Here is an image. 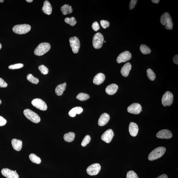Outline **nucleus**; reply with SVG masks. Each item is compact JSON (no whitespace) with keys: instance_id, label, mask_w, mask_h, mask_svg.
Returning a JSON list of instances; mask_svg holds the SVG:
<instances>
[{"instance_id":"f257e3e1","label":"nucleus","mask_w":178,"mask_h":178,"mask_svg":"<svg viewBox=\"0 0 178 178\" xmlns=\"http://www.w3.org/2000/svg\"><path fill=\"white\" fill-rule=\"evenodd\" d=\"M166 151V149L165 147H157L149 154V160L153 161L161 157L164 154Z\"/></svg>"},{"instance_id":"f03ea898","label":"nucleus","mask_w":178,"mask_h":178,"mask_svg":"<svg viewBox=\"0 0 178 178\" xmlns=\"http://www.w3.org/2000/svg\"><path fill=\"white\" fill-rule=\"evenodd\" d=\"M161 24L165 25L166 29L172 30L173 27V23L171 17L169 13L166 12L162 15L160 18Z\"/></svg>"},{"instance_id":"7ed1b4c3","label":"nucleus","mask_w":178,"mask_h":178,"mask_svg":"<svg viewBox=\"0 0 178 178\" xmlns=\"http://www.w3.org/2000/svg\"><path fill=\"white\" fill-rule=\"evenodd\" d=\"M51 45L48 43H40L35 49L34 53L35 55L37 56L42 55L50 50Z\"/></svg>"},{"instance_id":"20e7f679","label":"nucleus","mask_w":178,"mask_h":178,"mask_svg":"<svg viewBox=\"0 0 178 178\" xmlns=\"http://www.w3.org/2000/svg\"><path fill=\"white\" fill-rule=\"evenodd\" d=\"M23 114L25 116L34 123H38L40 121V117L36 112L29 109H26L23 111Z\"/></svg>"},{"instance_id":"39448f33","label":"nucleus","mask_w":178,"mask_h":178,"mask_svg":"<svg viewBox=\"0 0 178 178\" xmlns=\"http://www.w3.org/2000/svg\"><path fill=\"white\" fill-rule=\"evenodd\" d=\"M31 26L27 24L17 25L13 28V30L15 33L19 34H25L31 30Z\"/></svg>"},{"instance_id":"423d86ee","label":"nucleus","mask_w":178,"mask_h":178,"mask_svg":"<svg viewBox=\"0 0 178 178\" xmlns=\"http://www.w3.org/2000/svg\"><path fill=\"white\" fill-rule=\"evenodd\" d=\"M104 41V38L102 34L98 32L94 35L93 38V45L95 49H99L101 48Z\"/></svg>"},{"instance_id":"0eeeda50","label":"nucleus","mask_w":178,"mask_h":178,"mask_svg":"<svg viewBox=\"0 0 178 178\" xmlns=\"http://www.w3.org/2000/svg\"><path fill=\"white\" fill-rule=\"evenodd\" d=\"M174 100V95L169 91H166L162 98V103L164 106H170Z\"/></svg>"},{"instance_id":"6e6552de","label":"nucleus","mask_w":178,"mask_h":178,"mask_svg":"<svg viewBox=\"0 0 178 178\" xmlns=\"http://www.w3.org/2000/svg\"><path fill=\"white\" fill-rule=\"evenodd\" d=\"M69 42L73 52L74 53H78L80 47V41L79 38L75 36L71 37L69 39Z\"/></svg>"},{"instance_id":"1a4fd4ad","label":"nucleus","mask_w":178,"mask_h":178,"mask_svg":"<svg viewBox=\"0 0 178 178\" xmlns=\"http://www.w3.org/2000/svg\"><path fill=\"white\" fill-rule=\"evenodd\" d=\"M31 104L33 106L41 111H45L47 109V106L46 103L39 98L32 100Z\"/></svg>"},{"instance_id":"9d476101","label":"nucleus","mask_w":178,"mask_h":178,"mask_svg":"<svg viewBox=\"0 0 178 178\" xmlns=\"http://www.w3.org/2000/svg\"><path fill=\"white\" fill-rule=\"evenodd\" d=\"M101 168L100 165L98 163L93 164L89 166L86 169V172L90 175H97Z\"/></svg>"},{"instance_id":"9b49d317","label":"nucleus","mask_w":178,"mask_h":178,"mask_svg":"<svg viewBox=\"0 0 178 178\" xmlns=\"http://www.w3.org/2000/svg\"><path fill=\"white\" fill-rule=\"evenodd\" d=\"M132 58L131 53L128 51H125L121 53L117 58V62L118 64L125 62L130 60Z\"/></svg>"},{"instance_id":"f8f14e48","label":"nucleus","mask_w":178,"mask_h":178,"mask_svg":"<svg viewBox=\"0 0 178 178\" xmlns=\"http://www.w3.org/2000/svg\"><path fill=\"white\" fill-rule=\"evenodd\" d=\"M127 110L129 113L135 114H139L142 111L141 105L137 103H134L128 107Z\"/></svg>"},{"instance_id":"ddd939ff","label":"nucleus","mask_w":178,"mask_h":178,"mask_svg":"<svg viewBox=\"0 0 178 178\" xmlns=\"http://www.w3.org/2000/svg\"><path fill=\"white\" fill-rule=\"evenodd\" d=\"M114 135L113 130L109 129L105 132L101 136V139L103 141L109 143L110 142Z\"/></svg>"},{"instance_id":"4468645a","label":"nucleus","mask_w":178,"mask_h":178,"mask_svg":"<svg viewBox=\"0 0 178 178\" xmlns=\"http://www.w3.org/2000/svg\"><path fill=\"white\" fill-rule=\"evenodd\" d=\"M2 175L7 178H19L17 173L8 168H4L1 171Z\"/></svg>"},{"instance_id":"2eb2a0df","label":"nucleus","mask_w":178,"mask_h":178,"mask_svg":"<svg viewBox=\"0 0 178 178\" xmlns=\"http://www.w3.org/2000/svg\"><path fill=\"white\" fill-rule=\"evenodd\" d=\"M156 136L158 138L163 139H170L173 136L171 132L167 129H163L159 131Z\"/></svg>"},{"instance_id":"dca6fc26","label":"nucleus","mask_w":178,"mask_h":178,"mask_svg":"<svg viewBox=\"0 0 178 178\" xmlns=\"http://www.w3.org/2000/svg\"><path fill=\"white\" fill-rule=\"evenodd\" d=\"M110 119L109 115L106 113L102 114L98 121V125L100 126L106 125L108 123Z\"/></svg>"},{"instance_id":"f3484780","label":"nucleus","mask_w":178,"mask_h":178,"mask_svg":"<svg viewBox=\"0 0 178 178\" xmlns=\"http://www.w3.org/2000/svg\"><path fill=\"white\" fill-rule=\"evenodd\" d=\"M129 130L131 136L132 137H136L139 131V128L137 124L131 122L130 123Z\"/></svg>"},{"instance_id":"a211bd4d","label":"nucleus","mask_w":178,"mask_h":178,"mask_svg":"<svg viewBox=\"0 0 178 178\" xmlns=\"http://www.w3.org/2000/svg\"><path fill=\"white\" fill-rule=\"evenodd\" d=\"M105 79V76L104 74L99 73L94 77L93 79V83L95 85H99L104 82Z\"/></svg>"},{"instance_id":"6ab92c4d","label":"nucleus","mask_w":178,"mask_h":178,"mask_svg":"<svg viewBox=\"0 0 178 178\" xmlns=\"http://www.w3.org/2000/svg\"><path fill=\"white\" fill-rule=\"evenodd\" d=\"M118 87L116 84H112L107 86L106 88V92L110 95L114 94L118 90Z\"/></svg>"},{"instance_id":"aec40b11","label":"nucleus","mask_w":178,"mask_h":178,"mask_svg":"<svg viewBox=\"0 0 178 178\" xmlns=\"http://www.w3.org/2000/svg\"><path fill=\"white\" fill-rule=\"evenodd\" d=\"M131 67V65L130 62H127L124 65L121 70V74L122 75L125 77H127L129 74Z\"/></svg>"},{"instance_id":"412c9836","label":"nucleus","mask_w":178,"mask_h":178,"mask_svg":"<svg viewBox=\"0 0 178 178\" xmlns=\"http://www.w3.org/2000/svg\"><path fill=\"white\" fill-rule=\"evenodd\" d=\"M12 145L14 149L17 151H20L22 147V140L14 139L12 140Z\"/></svg>"},{"instance_id":"4be33fe9","label":"nucleus","mask_w":178,"mask_h":178,"mask_svg":"<svg viewBox=\"0 0 178 178\" xmlns=\"http://www.w3.org/2000/svg\"><path fill=\"white\" fill-rule=\"evenodd\" d=\"M42 10L44 13L48 15L51 14L52 11V8L50 2L47 1H44L42 8Z\"/></svg>"},{"instance_id":"5701e85b","label":"nucleus","mask_w":178,"mask_h":178,"mask_svg":"<svg viewBox=\"0 0 178 178\" xmlns=\"http://www.w3.org/2000/svg\"><path fill=\"white\" fill-rule=\"evenodd\" d=\"M66 83L58 85L55 89L56 94L58 96L62 95L66 89Z\"/></svg>"},{"instance_id":"b1692460","label":"nucleus","mask_w":178,"mask_h":178,"mask_svg":"<svg viewBox=\"0 0 178 178\" xmlns=\"http://www.w3.org/2000/svg\"><path fill=\"white\" fill-rule=\"evenodd\" d=\"M83 111V110L81 107H77L72 109L69 112V114L70 116L74 117L77 114H79Z\"/></svg>"},{"instance_id":"393cba45","label":"nucleus","mask_w":178,"mask_h":178,"mask_svg":"<svg viewBox=\"0 0 178 178\" xmlns=\"http://www.w3.org/2000/svg\"><path fill=\"white\" fill-rule=\"evenodd\" d=\"M75 136V135L74 132H69L64 134V138L65 141L68 142H70L73 141Z\"/></svg>"},{"instance_id":"a878e982","label":"nucleus","mask_w":178,"mask_h":178,"mask_svg":"<svg viewBox=\"0 0 178 178\" xmlns=\"http://www.w3.org/2000/svg\"><path fill=\"white\" fill-rule=\"evenodd\" d=\"M62 13L64 15H66L67 14H71L72 12L73 9L71 6L68 4H65L61 8Z\"/></svg>"},{"instance_id":"bb28decb","label":"nucleus","mask_w":178,"mask_h":178,"mask_svg":"<svg viewBox=\"0 0 178 178\" xmlns=\"http://www.w3.org/2000/svg\"><path fill=\"white\" fill-rule=\"evenodd\" d=\"M29 158L33 163L36 164H40L41 163V160L40 158L34 153L30 154Z\"/></svg>"},{"instance_id":"cd10ccee","label":"nucleus","mask_w":178,"mask_h":178,"mask_svg":"<svg viewBox=\"0 0 178 178\" xmlns=\"http://www.w3.org/2000/svg\"><path fill=\"white\" fill-rule=\"evenodd\" d=\"M140 51L144 55L149 54L151 53V50L148 46L145 44H142L140 47Z\"/></svg>"},{"instance_id":"c85d7f7f","label":"nucleus","mask_w":178,"mask_h":178,"mask_svg":"<svg viewBox=\"0 0 178 178\" xmlns=\"http://www.w3.org/2000/svg\"><path fill=\"white\" fill-rule=\"evenodd\" d=\"M90 97V96L87 94L84 93H81L77 95V99L81 101H84L89 99Z\"/></svg>"},{"instance_id":"c756f323","label":"nucleus","mask_w":178,"mask_h":178,"mask_svg":"<svg viewBox=\"0 0 178 178\" xmlns=\"http://www.w3.org/2000/svg\"><path fill=\"white\" fill-rule=\"evenodd\" d=\"M27 79L30 82L34 84H37L39 82L38 78L34 77L32 74H30L27 75Z\"/></svg>"},{"instance_id":"7c9ffc66","label":"nucleus","mask_w":178,"mask_h":178,"mask_svg":"<svg viewBox=\"0 0 178 178\" xmlns=\"http://www.w3.org/2000/svg\"><path fill=\"white\" fill-rule=\"evenodd\" d=\"M147 76L150 80L153 81L156 78V75L151 69H148L147 70Z\"/></svg>"},{"instance_id":"2f4dec72","label":"nucleus","mask_w":178,"mask_h":178,"mask_svg":"<svg viewBox=\"0 0 178 178\" xmlns=\"http://www.w3.org/2000/svg\"><path fill=\"white\" fill-rule=\"evenodd\" d=\"M65 22L68 24L72 26H74L77 23L75 18L74 17H72L71 18L67 17L65 18Z\"/></svg>"},{"instance_id":"473e14b6","label":"nucleus","mask_w":178,"mask_h":178,"mask_svg":"<svg viewBox=\"0 0 178 178\" xmlns=\"http://www.w3.org/2000/svg\"><path fill=\"white\" fill-rule=\"evenodd\" d=\"M91 140V137L90 136L87 135L84 138L81 142V145L82 146L85 147L90 143Z\"/></svg>"},{"instance_id":"72a5a7b5","label":"nucleus","mask_w":178,"mask_h":178,"mask_svg":"<svg viewBox=\"0 0 178 178\" xmlns=\"http://www.w3.org/2000/svg\"><path fill=\"white\" fill-rule=\"evenodd\" d=\"M38 69L41 73L44 75L47 74L49 72V69L48 68L43 65L39 66Z\"/></svg>"},{"instance_id":"f704fd0d","label":"nucleus","mask_w":178,"mask_h":178,"mask_svg":"<svg viewBox=\"0 0 178 178\" xmlns=\"http://www.w3.org/2000/svg\"><path fill=\"white\" fill-rule=\"evenodd\" d=\"M126 178H139L135 172L133 170H130L127 173Z\"/></svg>"},{"instance_id":"c9c22d12","label":"nucleus","mask_w":178,"mask_h":178,"mask_svg":"<svg viewBox=\"0 0 178 178\" xmlns=\"http://www.w3.org/2000/svg\"><path fill=\"white\" fill-rule=\"evenodd\" d=\"M23 66V64H18L12 65L9 66V68L10 69L14 70L21 68Z\"/></svg>"},{"instance_id":"e433bc0d","label":"nucleus","mask_w":178,"mask_h":178,"mask_svg":"<svg viewBox=\"0 0 178 178\" xmlns=\"http://www.w3.org/2000/svg\"><path fill=\"white\" fill-rule=\"evenodd\" d=\"M100 24L102 27L104 29L108 27L110 25V23L108 21L106 20H101L100 21Z\"/></svg>"},{"instance_id":"4c0bfd02","label":"nucleus","mask_w":178,"mask_h":178,"mask_svg":"<svg viewBox=\"0 0 178 178\" xmlns=\"http://www.w3.org/2000/svg\"><path fill=\"white\" fill-rule=\"evenodd\" d=\"M92 27L94 31H97L100 29L99 23L97 22H95L93 23L92 25Z\"/></svg>"},{"instance_id":"58836bf2","label":"nucleus","mask_w":178,"mask_h":178,"mask_svg":"<svg viewBox=\"0 0 178 178\" xmlns=\"http://www.w3.org/2000/svg\"><path fill=\"white\" fill-rule=\"evenodd\" d=\"M137 0H131L129 4V9L130 10H132L135 7L137 3Z\"/></svg>"},{"instance_id":"ea45409f","label":"nucleus","mask_w":178,"mask_h":178,"mask_svg":"<svg viewBox=\"0 0 178 178\" xmlns=\"http://www.w3.org/2000/svg\"><path fill=\"white\" fill-rule=\"evenodd\" d=\"M8 86V84L3 79L0 78V87L5 88L7 87Z\"/></svg>"},{"instance_id":"a19ab883","label":"nucleus","mask_w":178,"mask_h":178,"mask_svg":"<svg viewBox=\"0 0 178 178\" xmlns=\"http://www.w3.org/2000/svg\"><path fill=\"white\" fill-rule=\"evenodd\" d=\"M7 123L6 119L3 117L0 116V126H2L5 125Z\"/></svg>"},{"instance_id":"79ce46f5","label":"nucleus","mask_w":178,"mask_h":178,"mask_svg":"<svg viewBox=\"0 0 178 178\" xmlns=\"http://www.w3.org/2000/svg\"><path fill=\"white\" fill-rule=\"evenodd\" d=\"M178 55H175L174 58H173V61L175 64L178 65Z\"/></svg>"},{"instance_id":"37998d69","label":"nucleus","mask_w":178,"mask_h":178,"mask_svg":"<svg viewBox=\"0 0 178 178\" xmlns=\"http://www.w3.org/2000/svg\"><path fill=\"white\" fill-rule=\"evenodd\" d=\"M156 178H168L167 175L166 174H162Z\"/></svg>"},{"instance_id":"c03bdc74","label":"nucleus","mask_w":178,"mask_h":178,"mask_svg":"<svg viewBox=\"0 0 178 178\" xmlns=\"http://www.w3.org/2000/svg\"><path fill=\"white\" fill-rule=\"evenodd\" d=\"M151 1L154 3L157 4L159 3V1H160L159 0H152Z\"/></svg>"},{"instance_id":"a18cd8bd","label":"nucleus","mask_w":178,"mask_h":178,"mask_svg":"<svg viewBox=\"0 0 178 178\" xmlns=\"http://www.w3.org/2000/svg\"><path fill=\"white\" fill-rule=\"evenodd\" d=\"M26 1L28 2H29V3H30V2H31L33 1L32 0H26Z\"/></svg>"},{"instance_id":"49530a36","label":"nucleus","mask_w":178,"mask_h":178,"mask_svg":"<svg viewBox=\"0 0 178 178\" xmlns=\"http://www.w3.org/2000/svg\"><path fill=\"white\" fill-rule=\"evenodd\" d=\"M2 48V45L1 43H0V50Z\"/></svg>"},{"instance_id":"de8ad7c7","label":"nucleus","mask_w":178,"mask_h":178,"mask_svg":"<svg viewBox=\"0 0 178 178\" xmlns=\"http://www.w3.org/2000/svg\"><path fill=\"white\" fill-rule=\"evenodd\" d=\"M4 1L3 0H0V2H3Z\"/></svg>"},{"instance_id":"09e8293b","label":"nucleus","mask_w":178,"mask_h":178,"mask_svg":"<svg viewBox=\"0 0 178 178\" xmlns=\"http://www.w3.org/2000/svg\"><path fill=\"white\" fill-rule=\"evenodd\" d=\"M2 103V102H1V101L0 100V105H1V104Z\"/></svg>"},{"instance_id":"8fccbe9b","label":"nucleus","mask_w":178,"mask_h":178,"mask_svg":"<svg viewBox=\"0 0 178 178\" xmlns=\"http://www.w3.org/2000/svg\"><path fill=\"white\" fill-rule=\"evenodd\" d=\"M106 42V41H104V42H105V43Z\"/></svg>"},{"instance_id":"3c124183","label":"nucleus","mask_w":178,"mask_h":178,"mask_svg":"<svg viewBox=\"0 0 178 178\" xmlns=\"http://www.w3.org/2000/svg\"><path fill=\"white\" fill-rule=\"evenodd\" d=\"M15 172H16V170H15Z\"/></svg>"}]
</instances>
